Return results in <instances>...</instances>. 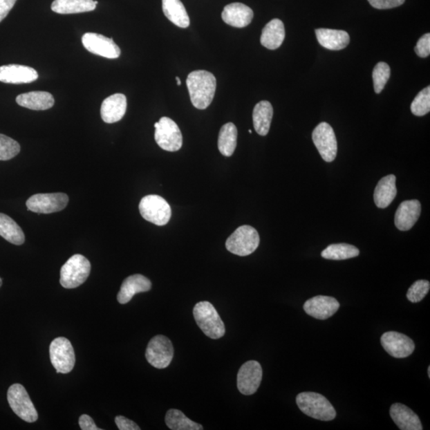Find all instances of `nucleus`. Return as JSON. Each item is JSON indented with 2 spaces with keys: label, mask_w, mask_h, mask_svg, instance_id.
Instances as JSON below:
<instances>
[{
  "label": "nucleus",
  "mask_w": 430,
  "mask_h": 430,
  "mask_svg": "<svg viewBox=\"0 0 430 430\" xmlns=\"http://www.w3.org/2000/svg\"><path fill=\"white\" fill-rule=\"evenodd\" d=\"M91 264L86 256L75 254L71 256L60 271V284L65 288H75L85 283L91 274Z\"/></svg>",
  "instance_id": "nucleus-4"
},
{
  "label": "nucleus",
  "mask_w": 430,
  "mask_h": 430,
  "mask_svg": "<svg viewBox=\"0 0 430 430\" xmlns=\"http://www.w3.org/2000/svg\"><path fill=\"white\" fill-rule=\"evenodd\" d=\"M372 7L380 9H391L401 6L405 0H368Z\"/></svg>",
  "instance_id": "nucleus-39"
},
{
  "label": "nucleus",
  "mask_w": 430,
  "mask_h": 430,
  "mask_svg": "<svg viewBox=\"0 0 430 430\" xmlns=\"http://www.w3.org/2000/svg\"><path fill=\"white\" fill-rule=\"evenodd\" d=\"M141 214L147 221L159 227L169 223L171 217V207L164 198L150 195L141 199L139 205Z\"/></svg>",
  "instance_id": "nucleus-7"
},
{
  "label": "nucleus",
  "mask_w": 430,
  "mask_h": 430,
  "mask_svg": "<svg viewBox=\"0 0 430 430\" xmlns=\"http://www.w3.org/2000/svg\"><path fill=\"white\" fill-rule=\"evenodd\" d=\"M0 236L10 243L20 245L25 242L23 230L8 215L0 213Z\"/></svg>",
  "instance_id": "nucleus-30"
},
{
  "label": "nucleus",
  "mask_w": 430,
  "mask_h": 430,
  "mask_svg": "<svg viewBox=\"0 0 430 430\" xmlns=\"http://www.w3.org/2000/svg\"><path fill=\"white\" fill-rule=\"evenodd\" d=\"M428 375H429V377H430V368H429V366L428 368Z\"/></svg>",
  "instance_id": "nucleus-45"
},
{
  "label": "nucleus",
  "mask_w": 430,
  "mask_h": 430,
  "mask_svg": "<svg viewBox=\"0 0 430 430\" xmlns=\"http://www.w3.org/2000/svg\"><path fill=\"white\" fill-rule=\"evenodd\" d=\"M50 358L57 374H68L75 368V353L69 339L56 338L50 346Z\"/></svg>",
  "instance_id": "nucleus-8"
},
{
  "label": "nucleus",
  "mask_w": 430,
  "mask_h": 430,
  "mask_svg": "<svg viewBox=\"0 0 430 430\" xmlns=\"http://www.w3.org/2000/svg\"><path fill=\"white\" fill-rule=\"evenodd\" d=\"M2 285H3V280H2V278L0 277V287H1Z\"/></svg>",
  "instance_id": "nucleus-44"
},
{
  "label": "nucleus",
  "mask_w": 430,
  "mask_h": 430,
  "mask_svg": "<svg viewBox=\"0 0 430 430\" xmlns=\"http://www.w3.org/2000/svg\"><path fill=\"white\" fill-rule=\"evenodd\" d=\"M381 344L388 354L397 359L408 357L415 349V344L410 337L397 332H387L382 335Z\"/></svg>",
  "instance_id": "nucleus-15"
},
{
  "label": "nucleus",
  "mask_w": 430,
  "mask_h": 430,
  "mask_svg": "<svg viewBox=\"0 0 430 430\" xmlns=\"http://www.w3.org/2000/svg\"><path fill=\"white\" fill-rule=\"evenodd\" d=\"M165 422L172 430H202V424L191 420L185 414L176 409H171L167 412Z\"/></svg>",
  "instance_id": "nucleus-32"
},
{
  "label": "nucleus",
  "mask_w": 430,
  "mask_h": 430,
  "mask_svg": "<svg viewBox=\"0 0 430 430\" xmlns=\"http://www.w3.org/2000/svg\"><path fill=\"white\" fill-rule=\"evenodd\" d=\"M397 196L396 177L386 176L377 183L374 192L375 205L381 209L389 207Z\"/></svg>",
  "instance_id": "nucleus-24"
},
{
  "label": "nucleus",
  "mask_w": 430,
  "mask_h": 430,
  "mask_svg": "<svg viewBox=\"0 0 430 430\" xmlns=\"http://www.w3.org/2000/svg\"><path fill=\"white\" fill-rule=\"evenodd\" d=\"M8 401L13 412L22 420L29 423L38 420V412L23 385L15 384L9 387Z\"/></svg>",
  "instance_id": "nucleus-6"
},
{
  "label": "nucleus",
  "mask_w": 430,
  "mask_h": 430,
  "mask_svg": "<svg viewBox=\"0 0 430 430\" xmlns=\"http://www.w3.org/2000/svg\"><path fill=\"white\" fill-rule=\"evenodd\" d=\"M297 404L303 413L317 420L329 422L337 417L331 402L318 393H301L297 396Z\"/></svg>",
  "instance_id": "nucleus-2"
},
{
  "label": "nucleus",
  "mask_w": 430,
  "mask_h": 430,
  "mask_svg": "<svg viewBox=\"0 0 430 430\" xmlns=\"http://www.w3.org/2000/svg\"><path fill=\"white\" fill-rule=\"evenodd\" d=\"M155 140L162 149L177 151L182 148L183 135L179 126L169 118H162L155 124Z\"/></svg>",
  "instance_id": "nucleus-10"
},
{
  "label": "nucleus",
  "mask_w": 430,
  "mask_h": 430,
  "mask_svg": "<svg viewBox=\"0 0 430 430\" xmlns=\"http://www.w3.org/2000/svg\"><path fill=\"white\" fill-rule=\"evenodd\" d=\"M260 244V236L250 225H242L230 236L225 243L227 250L235 255L245 256L253 254Z\"/></svg>",
  "instance_id": "nucleus-5"
},
{
  "label": "nucleus",
  "mask_w": 430,
  "mask_h": 430,
  "mask_svg": "<svg viewBox=\"0 0 430 430\" xmlns=\"http://www.w3.org/2000/svg\"><path fill=\"white\" fill-rule=\"evenodd\" d=\"M193 314L198 326L207 337L213 339L224 337L225 324L212 303L209 301L197 303L194 307Z\"/></svg>",
  "instance_id": "nucleus-3"
},
{
  "label": "nucleus",
  "mask_w": 430,
  "mask_h": 430,
  "mask_svg": "<svg viewBox=\"0 0 430 430\" xmlns=\"http://www.w3.org/2000/svg\"><path fill=\"white\" fill-rule=\"evenodd\" d=\"M262 380V368L259 362H246L239 369L238 389L244 395H252L258 391Z\"/></svg>",
  "instance_id": "nucleus-13"
},
{
  "label": "nucleus",
  "mask_w": 430,
  "mask_h": 430,
  "mask_svg": "<svg viewBox=\"0 0 430 430\" xmlns=\"http://www.w3.org/2000/svg\"><path fill=\"white\" fill-rule=\"evenodd\" d=\"M80 426L82 430H101L96 426L91 416L83 414L80 418Z\"/></svg>",
  "instance_id": "nucleus-42"
},
{
  "label": "nucleus",
  "mask_w": 430,
  "mask_h": 430,
  "mask_svg": "<svg viewBox=\"0 0 430 430\" xmlns=\"http://www.w3.org/2000/svg\"><path fill=\"white\" fill-rule=\"evenodd\" d=\"M249 133L251 134L252 133V130H249Z\"/></svg>",
  "instance_id": "nucleus-47"
},
{
  "label": "nucleus",
  "mask_w": 430,
  "mask_h": 430,
  "mask_svg": "<svg viewBox=\"0 0 430 430\" xmlns=\"http://www.w3.org/2000/svg\"><path fill=\"white\" fill-rule=\"evenodd\" d=\"M416 54L421 57H427L430 54V35L426 34L418 40L415 46Z\"/></svg>",
  "instance_id": "nucleus-38"
},
{
  "label": "nucleus",
  "mask_w": 430,
  "mask_h": 430,
  "mask_svg": "<svg viewBox=\"0 0 430 430\" xmlns=\"http://www.w3.org/2000/svg\"><path fill=\"white\" fill-rule=\"evenodd\" d=\"M17 0H0V23L8 17Z\"/></svg>",
  "instance_id": "nucleus-41"
},
{
  "label": "nucleus",
  "mask_w": 430,
  "mask_h": 430,
  "mask_svg": "<svg viewBox=\"0 0 430 430\" xmlns=\"http://www.w3.org/2000/svg\"><path fill=\"white\" fill-rule=\"evenodd\" d=\"M222 19L232 27L243 28L247 27L253 20L254 12L243 3H233L224 8Z\"/></svg>",
  "instance_id": "nucleus-19"
},
{
  "label": "nucleus",
  "mask_w": 430,
  "mask_h": 430,
  "mask_svg": "<svg viewBox=\"0 0 430 430\" xmlns=\"http://www.w3.org/2000/svg\"><path fill=\"white\" fill-rule=\"evenodd\" d=\"M20 149L17 141L0 134V160H12L19 153Z\"/></svg>",
  "instance_id": "nucleus-36"
},
{
  "label": "nucleus",
  "mask_w": 430,
  "mask_h": 430,
  "mask_svg": "<svg viewBox=\"0 0 430 430\" xmlns=\"http://www.w3.org/2000/svg\"><path fill=\"white\" fill-rule=\"evenodd\" d=\"M176 80L178 86H180L181 85L180 78L179 77H176Z\"/></svg>",
  "instance_id": "nucleus-43"
},
{
  "label": "nucleus",
  "mask_w": 430,
  "mask_h": 430,
  "mask_svg": "<svg viewBox=\"0 0 430 430\" xmlns=\"http://www.w3.org/2000/svg\"><path fill=\"white\" fill-rule=\"evenodd\" d=\"M94 3H95L96 5H97L98 2H97V1H94Z\"/></svg>",
  "instance_id": "nucleus-46"
},
{
  "label": "nucleus",
  "mask_w": 430,
  "mask_h": 430,
  "mask_svg": "<svg viewBox=\"0 0 430 430\" xmlns=\"http://www.w3.org/2000/svg\"><path fill=\"white\" fill-rule=\"evenodd\" d=\"M117 427L120 430H140V428L134 422L124 416H117L115 418Z\"/></svg>",
  "instance_id": "nucleus-40"
},
{
  "label": "nucleus",
  "mask_w": 430,
  "mask_h": 430,
  "mask_svg": "<svg viewBox=\"0 0 430 430\" xmlns=\"http://www.w3.org/2000/svg\"><path fill=\"white\" fill-rule=\"evenodd\" d=\"M82 44L91 53L109 59H118L120 55V47L113 39L96 33H86L82 36Z\"/></svg>",
  "instance_id": "nucleus-14"
},
{
  "label": "nucleus",
  "mask_w": 430,
  "mask_h": 430,
  "mask_svg": "<svg viewBox=\"0 0 430 430\" xmlns=\"http://www.w3.org/2000/svg\"><path fill=\"white\" fill-rule=\"evenodd\" d=\"M422 212L421 203L417 199L402 202L395 216L396 227L402 232L410 230L416 224Z\"/></svg>",
  "instance_id": "nucleus-17"
},
{
  "label": "nucleus",
  "mask_w": 430,
  "mask_h": 430,
  "mask_svg": "<svg viewBox=\"0 0 430 430\" xmlns=\"http://www.w3.org/2000/svg\"><path fill=\"white\" fill-rule=\"evenodd\" d=\"M174 348L171 341L165 335H156L149 341L145 357L157 369H165L171 363Z\"/></svg>",
  "instance_id": "nucleus-9"
},
{
  "label": "nucleus",
  "mask_w": 430,
  "mask_h": 430,
  "mask_svg": "<svg viewBox=\"0 0 430 430\" xmlns=\"http://www.w3.org/2000/svg\"><path fill=\"white\" fill-rule=\"evenodd\" d=\"M411 112L418 117H422L430 111V87L424 88L414 98L411 106Z\"/></svg>",
  "instance_id": "nucleus-34"
},
{
  "label": "nucleus",
  "mask_w": 430,
  "mask_h": 430,
  "mask_svg": "<svg viewBox=\"0 0 430 430\" xmlns=\"http://www.w3.org/2000/svg\"><path fill=\"white\" fill-rule=\"evenodd\" d=\"M69 197L64 193L37 194L29 198L27 207L37 214H51L62 211L67 206Z\"/></svg>",
  "instance_id": "nucleus-12"
},
{
  "label": "nucleus",
  "mask_w": 430,
  "mask_h": 430,
  "mask_svg": "<svg viewBox=\"0 0 430 430\" xmlns=\"http://www.w3.org/2000/svg\"><path fill=\"white\" fill-rule=\"evenodd\" d=\"M33 68L17 64L0 66V82L8 84H28L38 80Z\"/></svg>",
  "instance_id": "nucleus-18"
},
{
  "label": "nucleus",
  "mask_w": 430,
  "mask_h": 430,
  "mask_svg": "<svg viewBox=\"0 0 430 430\" xmlns=\"http://www.w3.org/2000/svg\"><path fill=\"white\" fill-rule=\"evenodd\" d=\"M374 88L376 93H380L385 88L391 77V68L386 62H379L375 66L373 73Z\"/></svg>",
  "instance_id": "nucleus-35"
},
{
  "label": "nucleus",
  "mask_w": 430,
  "mask_h": 430,
  "mask_svg": "<svg viewBox=\"0 0 430 430\" xmlns=\"http://www.w3.org/2000/svg\"><path fill=\"white\" fill-rule=\"evenodd\" d=\"M337 299L328 296H317L309 299L303 305V310L314 318L327 319L339 310Z\"/></svg>",
  "instance_id": "nucleus-16"
},
{
  "label": "nucleus",
  "mask_w": 430,
  "mask_h": 430,
  "mask_svg": "<svg viewBox=\"0 0 430 430\" xmlns=\"http://www.w3.org/2000/svg\"><path fill=\"white\" fill-rule=\"evenodd\" d=\"M238 130L233 123H227L220 129L218 147L220 153L232 156L237 147Z\"/></svg>",
  "instance_id": "nucleus-31"
},
{
  "label": "nucleus",
  "mask_w": 430,
  "mask_h": 430,
  "mask_svg": "<svg viewBox=\"0 0 430 430\" xmlns=\"http://www.w3.org/2000/svg\"><path fill=\"white\" fill-rule=\"evenodd\" d=\"M127 109V98L124 94H113L104 100L101 107V116L104 122L113 124L122 120Z\"/></svg>",
  "instance_id": "nucleus-20"
},
{
  "label": "nucleus",
  "mask_w": 430,
  "mask_h": 430,
  "mask_svg": "<svg viewBox=\"0 0 430 430\" xmlns=\"http://www.w3.org/2000/svg\"><path fill=\"white\" fill-rule=\"evenodd\" d=\"M359 255V249L347 243L330 245L321 253L322 258L334 261L347 260L356 258Z\"/></svg>",
  "instance_id": "nucleus-33"
},
{
  "label": "nucleus",
  "mask_w": 430,
  "mask_h": 430,
  "mask_svg": "<svg viewBox=\"0 0 430 430\" xmlns=\"http://www.w3.org/2000/svg\"><path fill=\"white\" fill-rule=\"evenodd\" d=\"M315 146L325 162H331L337 155V140L332 126L326 122L319 124L312 133Z\"/></svg>",
  "instance_id": "nucleus-11"
},
{
  "label": "nucleus",
  "mask_w": 430,
  "mask_h": 430,
  "mask_svg": "<svg viewBox=\"0 0 430 430\" xmlns=\"http://www.w3.org/2000/svg\"><path fill=\"white\" fill-rule=\"evenodd\" d=\"M187 86L193 106L198 109H206L216 91V78L206 71H193L187 76Z\"/></svg>",
  "instance_id": "nucleus-1"
},
{
  "label": "nucleus",
  "mask_w": 430,
  "mask_h": 430,
  "mask_svg": "<svg viewBox=\"0 0 430 430\" xmlns=\"http://www.w3.org/2000/svg\"><path fill=\"white\" fill-rule=\"evenodd\" d=\"M430 283L427 280H418L413 283L407 292L408 300L412 303L420 302L428 295Z\"/></svg>",
  "instance_id": "nucleus-37"
},
{
  "label": "nucleus",
  "mask_w": 430,
  "mask_h": 430,
  "mask_svg": "<svg viewBox=\"0 0 430 430\" xmlns=\"http://www.w3.org/2000/svg\"><path fill=\"white\" fill-rule=\"evenodd\" d=\"M17 102L20 106L41 111L53 107L55 98L48 92L34 91L20 94L17 97Z\"/></svg>",
  "instance_id": "nucleus-25"
},
{
  "label": "nucleus",
  "mask_w": 430,
  "mask_h": 430,
  "mask_svg": "<svg viewBox=\"0 0 430 430\" xmlns=\"http://www.w3.org/2000/svg\"><path fill=\"white\" fill-rule=\"evenodd\" d=\"M316 35L319 44L328 50H343L350 43V36L344 30L317 29Z\"/></svg>",
  "instance_id": "nucleus-23"
},
{
  "label": "nucleus",
  "mask_w": 430,
  "mask_h": 430,
  "mask_svg": "<svg viewBox=\"0 0 430 430\" xmlns=\"http://www.w3.org/2000/svg\"><path fill=\"white\" fill-rule=\"evenodd\" d=\"M274 116V109L268 101L256 104L253 112V122L256 133L264 136L269 133Z\"/></svg>",
  "instance_id": "nucleus-27"
},
{
  "label": "nucleus",
  "mask_w": 430,
  "mask_h": 430,
  "mask_svg": "<svg viewBox=\"0 0 430 430\" xmlns=\"http://www.w3.org/2000/svg\"><path fill=\"white\" fill-rule=\"evenodd\" d=\"M286 38L284 24L278 19L270 21L262 30L261 44L269 50H277L282 45Z\"/></svg>",
  "instance_id": "nucleus-26"
},
{
  "label": "nucleus",
  "mask_w": 430,
  "mask_h": 430,
  "mask_svg": "<svg viewBox=\"0 0 430 430\" xmlns=\"http://www.w3.org/2000/svg\"><path fill=\"white\" fill-rule=\"evenodd\" d=\"M96 7L93 0H55L51 5L54 12L62 15L92 12Z\"/></svg>",
  "instance_id": "nucleus-29"
},
{
  "label": "nucleus",
  "mask_w": 430,
  "mask_h": 430,
  "mask_svg": "<svg viewBox=\"0 0 430 430\" xmlns=\"http://www.w3.org/2000/svg\"><path fill=\"white\" fill-rule=\"evenodd\" d=\"M151 288V282L149 278L141 274L130 276L123 281L118 295V301L125 305L138 293L149 292Z\"/></svg>",
  "instance_id": "nucleus-21"
},
{
  "label": "nucleus",
  "mask_w": 430,
  "mask_h": 430,
  "mask_svg": "<svg viewBox=\"0 0 430 430\" xmlns=\"http://www.w3.org/2000/svg\"><path fill=\"white\" fill-rule=\"evenodd\" d=\"M391 417L402 430H422L420 419L410 408L401 403H395L391 407Z\"/></svg>",
  "instance_id": "nucleus-22"
},
{
  "label": "nucleus",
  "mask_w": 430,
  "mask_h": 430,
  "mask_svg": "<svg viewBox=\"0 0 430 430\" xmlns=\"http://www.w3.org/2000/svg\"><path fill=\"white\" fill-rule=\"evenodd\" d=\"M162 12L171 23L180 28H187L190 25L185 5L180 0H162Z\"/></svg>",
  "instance_id": "nucleus-28"
}]
</instances>
